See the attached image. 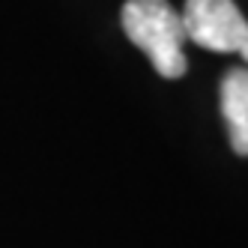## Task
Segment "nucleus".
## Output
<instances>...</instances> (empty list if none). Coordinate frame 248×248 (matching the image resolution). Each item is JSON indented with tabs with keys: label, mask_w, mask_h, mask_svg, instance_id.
<instances>
[{
	"label": "nucleus",
	"mask_w": 248,
	"mask_h": 248,
	"mask_svg": "<svg viewBox=\"0 0 248 248\" xmlns=\"http://www.w3.org/2000/svg\"><path fill=\"white\" fill-rule=\"evenodd\" d=\"M123 30L150 57L162 78L173 81L186 75V30L180 12L168 0H129L123 6Z\"/></svg>",
	"instance_id": "1"
},
{
	"label": "nucleus",
	"mask_w": 248,
	"mask_h": 248,
	"mask_svg": "<svg viewBox=\"0 0 248 248\" xmlns=\"http://www.w3.org/2000/svg\"><path fill=\"white\" fill-rule=\"evenodd\" d=\"M186 39L216 54H239L248 63V21L233 0H186Z\"/></svg>",
	"instance_id": "2"
},
{
	"label": "nucleus",
	"mask_w": 248,
	"mask_h": 248,
	"mask_svg": "<svg viewBox=\"0 0 248 248\" xmlns=\"http://www.w3.org/2000/svg\"><path fill=\"white\" fill-rule=\"evenodd\" d=\"M221 114L227 120L230 147L248 155V69H230L221 81Z\"/></svg>",
	"instance_id": "3"
}]
</instances>
